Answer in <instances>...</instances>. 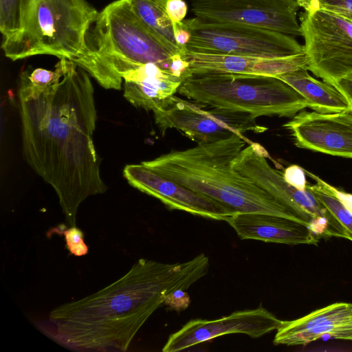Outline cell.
I'll return each mask as SVG.
<instances>
[{
  "label": "cell",
  "mask_w": 352,
  "mask_h": 352,
  "mask_svg": "<svg viewBox=\"0 0 352 352\" xmlns=\"http://www.w3.org/2000/svg\"><path fill=\"white\" fill-rule=\"evenodd\" d=\"M54 81L34 89L19 80L18 96L24 157L55 190L69 227L80 204L107 188L94 142L97 113L89 74L60 59Z\"/></svg>",
  "instance_id": "cell-1"
},
{
  "label": "cell",
  "mask_w": 352,
  "mask_h": 352,
  "mask_svg": "<svg viewBox=\"0 0 352 352\" xmlns=\"http://www.w3.org/2000/svg\"><path fill=\"white\" fill-rule=\"evenodd\" d=\"M200 254L184 263L140 258L122 277L98 292L52 309L41 329L56 342L82 351H126L167 295L187 289L208 274Z\"/></svg>",
  "instance_id": "cell-2"
},
{
  "label": "cell",
  "mask_w": 352,
  "mask_h": 352,
  "mask_svg": "<svg viewBox=\"0 0 352 352\" xmlns=\"http://www.w3.org/2000/svg\"><path fill=\"white\" fill-rule=\"evenodd\" d=\"M251 142L243 134H234L214 142L173 151L141 163L164 177L210 197L236 212L269 214L307 225L274 197L233 169L231 162L246 144Z\"/></svg>",
  "instance_id": "cell-3"
},
{
  "label": "cell",
  "mask_w": 352,
  "mask_h": 352,
  "mask_svg": "<svg viewBox=\"0 0 352 352\" xmlns=\"http://www.w3.org/2000/svg\"><path fill=\"white\" fill-rule=\"evenodd\" d=\"M177 54L182 53L172 50L157 36L126 0H118L98 12L88 34L87 50L74 62L102 87L120 90L118 69L155 63L170 72Z\"/></svg>",
  "instance_id": "cell-4"
},
{
  "label": "cell",
  "mask_w": 352,
  "mask_h": 352,
  "mask_svg": "<svg viewBox=\"0 0 352 352\" xmlns=\"http://www.w3.org/2000/svg\"><path fill=\"white\" fill-rule=\"evenodd\" d=\"M98 14L86 0H21L20 29L1 49L12 60L51 55L74 61L87 50Z\"/></svg>",
  "instance_id": "cell-5"
},
{
  "label": "cell",
  "mask_w": 352,
  "mask_h": 352,
  "mask_svg": "<svg viewBox=\"0 0 352 352\" xmlns=\"http://www.w3.org/2000/svg\"><path fill=\"white\" fill-rule=\"evenodd\" d=\"M177 92L194 102L259 116L294 117L308 107L292 87L273 76L220 72L191 73Z\"/></svg>",
  "instance_id": "cell-6"
},
{
  "label": "cell",
  "mask_w": 352,
  "mask_h": 352,
  "mask_svg": "<svg viewBox=\"0 0 352 352\" xmlns=\"http://www.w3.org/2000/svg\"><path fill=\"white\" fill-rule=\"evenodd\" d=\"M183 23L190 32L187 49L192 52L265 58L305 53L295 37L269 30L196 16Z\"/></svg>",
  "instance_id": "cell-7"
},
{
  "label": "cell",
  "mask_w": 352,
  "mask_h": 352,
  "mask_svg": "<svg viewBox=\"0 0 352 352\" xmlns=\"http://www.w3.org/2000/svg\"><path fill=\"white\" fill-rule=\"evenodd\" d=\"M267 157L269 154L262 145L251 142L231 166L297 214L316 234L346 239L343 227L321 202L308 189L298 190L288 184L283 173L270 165Z\"/></svg>",
  "instance_id": "cell-8"
},
{
  "label": "cell",
  "mask_w": 352,
  "mask_h": 352,
  "mask_svg": "<svg viewBox=\"0 0 352 352\" xmlns=\"http://www.w3.org/2000/svg\"><path fill=\"white\" fill-rule=\"evenodd\" d=\"M300 23L308 70L332 85L352 73V21L320 8Z\"/></svg>",
  "instance_id": "cell-9"
},
{
  "label": "cell",
  "mask_w": 352,
  "mask_h": 352,
  "mask_svg": "<svg viewBox=\"0 0 352 352\" xmlns=\"http://www.w3.org/2000/svg\"><path fill=\"white\" fill-rule=\"evenodd\" d=\"M204 106L173 96L164 108L153 112L155 122L162 134L175 129L197 144L214 142L234 134L261 133L267 130L249 113L213 107L205 109Z\"/></svg>",
  "instance_id": "cell-10"
},
{
  "label": "cell",
  "mask_w": 352,
  "mask_h": 352,
  "mask_svg": "<svg viewBox=\"0 0 352 352\" xmlns=\"http://www.w3.org/2000/svg\"><path fill=\"white\" fill-rule=\"evenodd\" d=\"M296 0H193L196 17L235 23L269 30L293 37L302 36Z\"/></svg>",
  "instance_id": "cell-11"
},
{
  "label": "cell",
  "mask_w": 352,
  "mask_h": 352,
  "mask_svg": "<svg viewBox=\"0 0 352 352\" xmlns=\"http://www.w3.org/2000/svg\"><path fill=\"white\" fill-rule=\"evenodd\" d=\"M282 322L283 320L261 305L253 309L234 311L214 320L195 319L171 334L162 351H180L231 333H243L253 338H259L277 330Z\"/></svg>",
  "instance_id": "cell-12"
},
{
  "label": "cell",
  "mask_w": 352,
  "mask_h": 352,
  "mask_svg": "<svg viewBox=\"0 0 352 352\" xmlns=\"http://www.w3.org/2000/svg\"><path fill=\"white\" fill-rule=\"evenodd\" d=\"M123 175L131 186L159 199L170 209L225 221L236 212L210 197L164 177L142 163L126 165Z\"/></svg>",
  "instance_id": "cell-13"
},
{
  "label": "cell",
  "mask_w": 352,
  "mask_h": 352,
  "mask_svg": "<svg viewBox=\"0 0 352 352\" xmlns=\"http://www.w3.org/2000/svg\"><path fill=\"white\" fill-rule=\"evenodd\" d=\"M283 126L299 148L352 158L351 111H302Z\"/></svg>",
  "instance_id": "cell-14"
},
{
  "label": "cell",
  "mask_w": 352,
  "mask_h": 352,
  "mask_svg": "<svg viewBox=\"0 0 352 352\" xmlns=\"http://www.w3.org/2000/svg\"><path fill=\"white\" fill-rule=\"evenodd\" d=\"M325 336L352 341V303L335 302L298 319L283 320L274 344L305 346Z\"/></svg>",
  "instance_id": "cell-15"
},
{
  "label": "cell",
  "mask_w": 352,
  "mask_h": 352,
  "mask_svg": "<svg viewBox=\"0 0 352 352\" xmlns=\"http://www.w3.org/2000/svg\"><path fill=\"white\" fill-rule=\"evenodd\" d=\"M185 58L190 67L186 76L196 72H220L276 77L307 67L305 53L278 58L203 53L188 50Z\"/></svg>",
  "instance_id": "cell-16"
},
{
  "label": "cell",
  "mask_w": 352,
  "mask_h": 352,
  "mask_svg": "<svg viewBox=\"0 0 352 352\" xmlns=\"http://www.w3.org/2000/svg\"><path fill=\"white\" fill-rule=\"evenodd\" d=\"M124 85V96L137 108L162 109L178 91L183 78L155 63L132 65L116 72Z\"/></svg>",
  "instance_id": "cell-17"
},
{
  "label": "cell",
  "mask_w": 352,
  "mask_h": 352,
  "mask_svg": "<svg viewBox=\"0 0 352 352\" xmlns=\"http://www.w3.org/2000/svg\"><path fill=\"white\" fill-rule=\"evenodd\" d=\"M226 222L241 239L317 245L320 236L303 223L269 214L235 212Z\"/></svg>",
  "instance_id": "cell-18"
},
{
  "label": "cell",
  "mask_w": 352,
  "mask_h": 352,
  "mask_svg": "<svg viewBox=\"0 0 352 352\" xmlns=\"http://www.w3.org/2000/svg\"><path fill=\"white\" fill-rule=\"evenodd\" d=\"M297 91L308 107L320 113L351 111L345 96L332 84L312 77L306 67L276 76Z\"/></svg>",
  "instance_id": "cell-19"
},
{
  "label": "cell",
  "mask_w": 352,
  "mask_h": 352,
  "mask_svg": "<svg viewBox=\"0 0 352 352\" xmlns=\"http://www.w3.org/2000/svg\"><path fill=\"white\" fill-rule=\"evenodd\" d=\"M136 15L169 47L185 56L177 45L173 25L166 11L168 0H126Z\"/></svg>",
  "instance_id": "cell-20"
},
{
  "label": "cell",
  "mask_w": 352,
  "mask_h": 352,
  "mask_svg": "<svg viewBox=\"0 0 352 352\" xmlns=\"http://www.w3.org/2000/svg\"><path fill=\"white\" fill-rule=\"evenodd\" d=\"M305 173L316 181L314 185H307L308 189L331 213L341 224L346 234V239L352 241V212L346 207L338 197L331 190L329 184L305 170Z\"/></svg>",
  "instance_id": "cell-21"
},
{
  "label": "cell",
  "mask_w": 352,
  "mask_h": 352,
  "mask_svg": "<svg viewBox=\"0 0 352 352\" xmlns=\"http://www.w3.org/2000/svg\"><path fill=\"white\" fill-rule=\"evenodd\" d=\"M21 0H0V31L2 41L16 34L20 29Z\"/></svg>",
  "instance_id": "cell-22"
},
{
  "label": "cell",
  "mask_w": 352,
  "mask_h": 352,
  "mask_svg": "<svg viewBox=\"0 0 352 352\" xmlns=\"http://www.w3.org/2000/svg\"><path fill=\"white\" fill-rule=\"evenodd\" d=\"M56 75L54 71L43 68H36L32 72L24 71L20 77V80L26 83L34 89H43L47 87L54 80Z\"/></svg>",
  "instance_id": "cell-23"
},
{
  "label": "cell",
  "mask_w": 352,
  "mask_h": 352,
  "mask_svg": "<svg viewBox=\"0 0 352 352\" xmlns=\"http://www.w3.org/2000/svg\"><path fill=\"white\" fill-rule=\"evenodd\" d=\"M66 245L70 253L80 256L88 252V247L84 242L82 231L76 226L69 227L63 231Z\"/></svg>",
  "instance_id": "cell-24"
},
{
  "label": "cell",
  "mask_w": 352,
  "mask_h": 352,
  "mask_svg": "<svg viewBox=\"0 0 352 352\" xmlns=\"http://www.w3.org/2000/svg\"><path fill=\"white\" fill-rule=\"evenodd\" d=\"M320 8L333 12L352 21V0H322Z\"/></svg>",
  "instance_id": "cell-25"
},
{
  "label": "cell",
  "mask_w": 352,
  "mask_h": 352,
  "mask_svg": "<svg viewBox=\"0 0 352 352\" xmlns=\"http://www.w3.org/2000/svg\"><path fill=\"white\" fill-rule=\"evenodd\" d=\"M190 303V298L185 289H178L167 295L164 304L170 309L177 311H181L188 307Z\"/></svg>",
  "instance_id": "cell-26"
},
{
  "label": "cell",
  "mask_w": 352,
  "mask_h": 352,
  "mask_svg": "<svg viewBox=\"0 0 352 352\" xmlns=\"http://www.w3.org/2000/svg\"><path fill=\"white\" fill-rule=\"evenodd\" d=\"M285 180L298 190H305L307 182L305 170L298 165H291L283 173Z\"/></svg>",
  "instance_id": "cell-27"
},
{
  "label": "cell",
  "mask_w": 352,
  "mask_h": 352,
  "mask_svg": "<svg viewBox=\"0 0 352 352\" xmlns=\"http://www.w3.org/2000/svg\"><path fill=\"white\" fill-rule=\"evenodd\" d=\"M187 4L184 0H168L166 11L173 23L182 22L187 13Z\"/></svg>",
  "instance_id": "cell-28"
},
{
  "label": "cell",
  "mask_w": 352,
  "mask_h": 352,
  "mask_svg": "<svg viewBox=\"0 0 352 352\" xmlns=\"http://www.w3.org/2000/svg\"><path fill=\"white\" fill-rule=\"evenodd\" d=\"M173 32L178 47L184 52H186L187 45L190 39V32L184 25L183 21L179 23H173Z\"/></svg>",
  "instance_id": "cell-29"
},
{
  "label": "cell",
  "mask_w": 352,
  "mask_h": 352,
  "mask_svg": "<svg viewBox=\"0 0 352 352\" xmlns=\"http://www.w3.org/2000/svg\"><path fill=\"white\" fill-rule=\"evenodd\" d=\"M333 85L345 96L352 112V73L339 79Z\"/></svg>",
  "instance_id": "cell-30"
},
{
  "label": "cell",
  "mask_w": 352,
  "mask_h": 352,
  "mask_svg": "<svg viewBox=\"0 0 352 352\" xmlns=\"http://www.w3.org/2000/svg\"><path fill=\"white\" fill-rule=\"evenodd\" d=\"M331 190L343 202L346 207L352 212V194L340 190L329 184Z\"/></svg>",
  "instance_id": "cell-31"
},
{
  "label": "cell",
  "mask_w": 352,
  "mask_h": 352,
  "mask_svg": "<svg viewBox=\"0 0 352 352\" xmlns=\"http://www.w3.org/2000/svg\"><path fill=\"white\" fill-rule=\"evenodd\" d=\"M300 8H302L305 12H311L320 9L318 0H296Z\"/></svg>",
  "instance_id": "cell-32"
}]
</instances>
